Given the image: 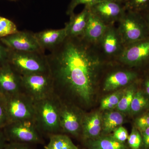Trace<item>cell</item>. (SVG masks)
Here are the masks:
<instances>
[{
  "label": "cell",
  "instance_id": "obj_1",
  "mask_svg": "<svg viewBox=\"0 0 149 149\" xmlns=\"http://www.w3.org/2000/svg\"><path fill=\"white\" fill-rule=\"evenodd\" d=\"M46 58L54 92L61 100L89 105L106 63L97 46L82 37H67Z\"/></svg>",
  "mask_w": 149,
  "mask_h": 149
},
{
  "label": "cell",
  "instance_id": "obj_2",
  "mask_svg": "<svg viewBox=\"0 0 149 149\" xmlns=\"http://www.w3.org/2000/svg\"><path fill=\"white\" fill-rule=\"evenodd\" d=\"M61 100L55 94L35 102L34 123L42 135L63 133L60 125Z\"/></svg>",
  "mask_w": 149,
  "mask_h": 149
},
{
  "label": "cell",
  "instance_id": "obj_3",
  "mask_svg": "<svg viewBox=\"0 0 149 149\" xmlns=\"http://www.w3.org/2000/svg\"><path fill=\"white\" fill-rule=\"evenodd\" d=\"M9 49L8 62L21 76L49 73L46 55L44 53Z\"/></svg>",
  "mask_w": 149,
  "mask_h": 149
},
{
  "label": "cell",
  "instance_id": "obj_4",
  "mask_svg": "<svg viewBox=\"0 0 149 149\" xmlns=\"http://www.w3.org/2000/svg\"><path fill=\"white\" fill-rule=\"evenodd\" d=\"M118 23V30L124 47L149 37V25L143 15L126 11Z\"/></svg>",
  "mask_w": 149,
  "mask_h": 149
},
{
  "label": "cell",
  "instance_id": "obj_5",
  "mask_svg": "<svg viewBox=\"0 0 149 149\" xmlns=\"http://www.w3.org/2000/svg\"><path fill=\"white\" fill-rule=\"evenodd\" d=\"M7 115L9 123L17 121L34 122L35 102L22 92L0 96Z\"/></svg>",
  "mask_w": 149,
  "mask_h": 149
},
{
  "label": "cell",
  "instance_id": "obj_6",
  "mask_svg": "<svg viewBox=\"0 0 149 149\" xmlns=\"http://www.w3.org/2000/svg\"><path fill=\"white\" fill-rule=\"evenodd\" d=\"M22 92L34 102L47 98L55 94L49 73L21 76Z\"/></svg>",
  "mask_w": 149,
  "mask_h": 149
},
{
  "label": "cell",
  "instance_id": "obj_7",
  "mask_svg": "<svg viewBox=\"0 0 149 149\" xmlns=\"http://www.w3.org/2000/svg\"><path fill=\"white\" fill-rule=\"evenodd\" d=\"M9 142L35 145L42 144V134L35 123L32 121H17L8 123L3 129Z\"/></svg>",
  "mask_w": 149,
  "mask_h": 149
},
{
  "label": "cell",
  "instance_id": "obj_8",
  "mask_svg": "<svg viewBox=\"0 0 149 149\" xmlns=\"http://www.w3.org/2000/svg\"><path fill=\"white\" fill-rule=\"evenodd\" d=\"M116 61L131 68L149 65V37L125 46Z\"/></svg>",
  "mask_w": 149,
  "mask_h": 149
},
{
  "label": "cell",
  "instance_id": "obj_9",
  "mask_svg": "<svg viewBox=\"0 0 149 149\" xmlns=\"http://www.w3.org/2000/svg\"><path fill=\"white\" fill-rule=\"evenodd\" d=\"M106 61H116L124 46L114 24L109 25L101 40L96 45Z\"/></svg>",
  "mask_w": 149,
  "mask_h": 149
},
{
  "label": "cell",
  "instance_id": "obj_10",
  "mask_svg": "<svg viewBox=\"0 0 149 149\" xmlns=\"http://www.w3.org/2000/svg\"><path fill=\"white\" fill-rule=\"evenodd\" d=\"M84 115L79 107L61 100L60 125L62 133L76 137L82 134Z\"/></svg>",
  "mask_w": 149,
  "mask_h": 149
},
{
  "label": "cell",
  "instance_id": "obj_11",
  "mask_svg": "<svg viewBox=\"0 0 149 149\" xmlns=\"http://www.w3.org/2000/svg\"><path fill=\"white\" fill-rule=\"evenodd\" d=\"M88 7L107 25L118 22L126 12L124 3L121 0L103 1Z\"/></svg>",
  "mask_w": 149,
  "mask_h": 149
},
{
  "label": "cell",
  "instance_id": "obj_12",
  "mask_svg": "<svg viewBox=\"0 0 149 149\" xmlns=\"http://www.w3.org/2000/svg\"><path fill=\"white\" fill-rule=\"evenodd\" d=\"M0 41L9 49L22 52H34L44 53L34 33L19 31L17 33L3 38Z\"/></svg>",
  "mask_w": 149,
  "mask_h": 149
},
{
  "label": "cell",
  "instance_id": "obj_13",
  "mask_svg": "<svg viewBox=\"0 0 149 149\" xmlns=\"http://www.w3.org/2000/svg\"><path fill=\"white\" fill-rule=\"evenodd\" d=\"M22 92L21 76L8 62L0 66V96H8Z\"/></svg>",
  "mask_w": 149,
  "mask_h": 149
},
{
  "label": "cell",
  "instance_id": "obj_14",
  "mask_svg": "<svg viewBox=\"0 0 149 149\" xmlns=\"http://www.w3.org/2000/svg\"><path fill=\"white\" fill-rule=\"evenodd\" d=\"M140 74L135 70H118L109 72L105 78L103 90L110 92L127 87L139 80Z\"/></svg>",
  "mask_w": 149,
  "mask_h": 149
},
{
  "label": "cell",
  "instance_id": "obj_15",
  "mask_svg": "<svg viewBox=\"0 0 149 149\" xmlns=\"http://www.w3.org/2000/svg\"><path fill=\"white\" fill-rule=\"evenodd\" d=\"M42 50L52 51L61 44L67 37L65 27L58 29H47L34 33Z\"/></svg>",
  "mask_w": 149,
  "mask_h": 149
},
{
  "label": "cell",
  "instance_id": "obj_16",
  "mask_svg": "<svg viewBox=\"0 0 149 149\" xmlns=\"http://www.w3.org/2000/svg\"><path fill=\"white\" fill-rule=\"evenodd\" d=\"M108 26L89 9L88 22L82 37L88 42L96 46L101 40Z\"/></svg>",
  "mask_w": 149,
  "mask_h": 149
},
{
  "label": "cell",
  "instance_id": "obj_17",
  "mask_svg": "<svg viewBox=\"0 0 149 149\" xmlns=\"http://www.w3.org/2000/svg\"><path fill=\"white\" fill-rule=\"evenodd\" d=\"M89 9L85 6L80 13H73L70 16V20L65 23L67 37H82L85 32L89 15Z\"/></svg>",
  "mask_w": 149,
  "mask_h": 149
},
{
  "label": "cell",
  "instance_id": "obj_18",
  "mask_svg": "<svg viewBox=\"0 0 149 149\" xmlns=\"http://www.w3.org/2000/svg\"><path fill=\"white\" fill-rule=\"evenodd\" d=\"M102 126V116L98 112L84 114L82 121V136L88 140L95 139L100 134Z\"/></svg>",
  "mask_w": 149,
  "mask_h": 149
},
{
  "label": "cell",
  "instance_id": "obj_19",
  "mask_svg": "<svg viewBox=\"0 0 149 149\" xmlns=\"http://www.w3.org/2000/svg\"><path fill=\"white\" fill-rule=\"evenodd\" d=\"M124 117L120 112H107L102 116V130L105 133H110L122 125Z\"/></svg>",
  "mask_w": 149,
  "mask_h": 149
},
{
  "label": "cell",
  "instance_id": "obj_20",
  "mask_svg": "<svg viewBox=\"0 0 149 149\" xmlns=\"http://www.w3.org/2000/svg\"><path fill=\"white\" fill-rule=\"evenodd\" d=\"M89 149H125V145L113 137H102L90 139L87 142Z\"/></svg>",
  "mask_w": 149,
  "mask_h": 149
},
{
  "label": "cell",
  "instance_id": "obj_21",
  "mask_svg": "<svg viewBox=\"0 0 149 149\" xmlns=\"http://www.w3.org/2000/svg\"><path fill=\"white\" fill-rule=\"evenodd\" d=\"M49 141L45 149H79L71 139L63 133L52 134L49 136Z\"/></svg>",
  "mask_w": 149,
  "mask_h": 149
},
{
  "label": "cell",
  "instance_id": "obj_22",
  "mask_svg": "<svg viewBox=\"0 0 149 149\" xmlns=\"http://www.w3.org/2000/svg\"><path fill=\"white\" fill-rule=\"evenodd\" d=\"M138 80L125 88L124 93L116 107L118 111L120 112H130L133 97L138 90Z\"/></svg>",
  "mask_w": 149,
  "mask_h": 149
},
{
  "label": "cell",
  "instance_id": "obj_23",
  "mask_svg": "<svg viewBox=\"0 0 149 149\" xmlns=\"http://www.w3.org/2000/svg\"><path fill=\"white\" fill-rule=\"evenodd\" d=\"M149 108L148 96L144 91L138 89L133 97L130 112L133 115L139 114Z\"/></svg>",
  "mask_w": 149,
  "mask_h": 149
},
{
  "label": "cell",
  "instance_id": "obj_24",
  "mask_svg": "<svg viewBox=\"0 0 149 149\" xmlns=\"http://www.w3.org/2000/svg\"><path fill=\"white\" fill-rule=\"evenodd\" d=\"M126 11L144 15L149 13V0H124Z\"/></svg>",
  "mask_w": 149,
  "mask_h": 149
},
{
  "label": "cell",
  "instance_id": "obj_25",
  "mask_svg": "<svg viewBox=\"0 0 149 149\" xmlns=\"http://www.w3.org/2000/svg\"><path fill=\"white\" fill-rule=\"evenodd\" d=\"M125 90V88L118 90L115 93L103 99L101 103V109L102 110H110L116 108Z\"/></svg>",
  "mask_w": 149,
  "mask_h": 149
},
{
  "label": "cell",
  "instance_id": "obj_26",
  "mask_svg": "<svg viewBox=\"0 0 149 149\" xmlns=\"http://www.w3.org/2000/svg\"><path fill=\"white\" fill-rule=\"evenodd\" d=\"M16 24L8 19L0 16V38L17 33Z\"/></svg>",
  "mask_w": 149,
  "mask_h": 149
},
{
  "label": "cell",
  "instance_id": "obj_27",
  "mask_svg": "<svg viewBox=\"0 0 149 149\" xmlns=\"http://www.w3.org/2000/svg\"><path fill=\"white\" fill-rule=\"evenodd\" d=\"M105 1L107 0H71L67 9L66 14L70 16L74 13V9L79 5L84 4L85 6L90 7L97 3Z\"/></svg>",
  "mask_w": 149,
  "mask_h": 149
},
{
  "label": "cell",
  "instance_id": "obj_28",
  "mask_svg": "<svg viewBox=\"0 0 149 149\" xmlns=\"http://www.w3.org/2000/svg\"><path fill=\"white\" fill-rule=\"evenodd\" d=\"M128 143L132 149H139L142 142L140 131L136 127H133L128 138Z\"/></svg>",
  "mask_w": 149,
  "mask_h": 149
},
{
  "label": "cell",
  "instance_id": "obj_29",
  "mask_svg": "<svg viewBox=\"0 0 149 149\" xmlns=\"http://www.w3.org/2000/svg\"><path fill=\"white\" fill-rule=\"evenodd\" d=\"M136 127L140 132L149 128V111L137 118L135 121Z\"/></svg>",
  "mask_w": 149,
  "mask_h": 149
},
{
  "label": "cell",
  "instance_id": "obj_30",
  "mask_svg": "<svg viewBox=\"0 0 149 149\" xmlns=\"http://www.w3.org/2000/svg\"><path fill=\"white\" fill-rule=\"evenodd\" d=\"M113 137L119 142L123 143L128 139V131L125 128L120 126L114 130Z\"/></svg>",
  "mask_w": 149,
  "mask_h": 149
},
{
  "label": "cell",
  "instance_id": "obj_31",
  "mask_svg": "<svg viewBox=\"0 0 149 149\" xmlns=\"http://www.w3.org/2000/svg\"><path fill=\"white\" fill-rule=\"evenodd\" d=\"M9 123L7 115L0 97V129H3Z\"/></svg>",
  "mask_w": 149,
  "mask_h": 149
},
{
  "label": "cell",
  "instance_id": "obj_32",
  "mask_svg": "<svg viewBox=\"0 0 149 149\" xmlns=\"http://www.w3.org/2000/svg\"><path fill=\"white\" fill-rule=\"evenodd\" d=\"M9 50L0 41V66L8 62Z\"/></svg>",
  "mask_w": 149,
  "mask_h": 149
},
{
  "label": "cell",
  "instance_id": "obj_33",
  "mask_svg": "<svg viewBox=\"0 0 149 149\" xmlns=\"http://www.w3.org/2000/svg\"><path fill=\"white\" fill-rule=\"evenodd\" d=\"M31 144L9 142L6 145L4 149H33Z\"/></svg>",
  "mask_w": 149,
  "mask_h": 149
},
{
  "label": "cell",
  "instance_id": "obj_34",
  "mask_svg": "<svg viewBox=\"0 0 149 149\" xmlns=\"http://www.w3.org/2000/svg\"><path fill=\"white\" fill-rule=\"evenodd\" d=\"M141 133L144 146L146 148H149V128L145 129Z\"/></svg>",
  "mask_w": 149,
  "mask_h": 149
},
{
  "label": "cell",
  "instance_id": "obj_35",
  "mask_svg": "<svg viewBox=\"0 0 149 149\" xmlns=\"http://www.w3.org/2000/svg\"><path fill=\"white\" fill-rule=\"evenodd\" d=\"M7 141L3 129H0V149H4Z\"/></svg>",
  "mask_w": 149,
  "mask_h": 149
},
{
  "label": "cell",
  "instance_id": "obj_36",
  "mask_svg": "<svg viewBox=\"0 0 149 149\" xmlns=\"http://www.w3.org/2000/svg\"><path fill=\"white\" fill-rule=\"evenodd\" d=\"M143 83L144 88V91L149 97V75H148L144 78Z\"/></svg>",
  "mask_w": 149,
  "mask_h": 149
},
{
  "label": "cell",
  "instance_id": "obj_37",
  "mask_svg": "<svg viewBox=\"0 0 149 149\" xmlns=\"http://www.w3.org/2000/svg\"><path fill=\"white\" fill-rule=\"evenodd\" d=\"M143 15L146 19L147 21L148 22L149 25V13L145 14Z\"/></svg>",
  "mask_w": 149,
  "mask_h": 149
},
{
  "label": "cell",
  "instance_id": "obj_38",
  "mask_svg": "<svg viewBox=\"0 0 149 149\" xmlns=\"http://www.w3.org/2000/svg\"><path fill=\"white\" fill-rule=\"evenodd\" d=\"M121 1H122L123 2V1H124V0H121Z\"/></svg>",
  "mask_w": 149,
  "mask_h": 149
},
{
  "label": "cell",
  "instance_id": "obj_39",
  "mask_svg": "<svg viewBox=\"0 0 149 149\" xmlns=\"http://www.w3.org/2000/svg\"><path fill=\"white\" fill-rule=\"evenodd\" d=\"M12 1H13V0H12Z\"/></svg>",
  "mask_w": 149,
  "mask_h": 149
}]
</instances>
